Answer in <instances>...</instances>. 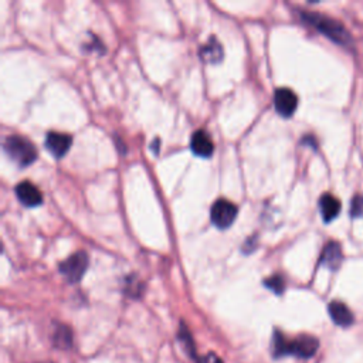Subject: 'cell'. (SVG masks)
Segmentation results:
<instances>
[{
    "label": "cell",
    "mask_w": 363,
    "mask_h": 363,
    "mask_svg": "<svg viewBox=\"0 0 363 363\" xmlns=\"http://www.w3.org/2000/svg\"><path fill=\"white\" fill-rule=\"evenodd\" d=\"M16 196L18 199V201L26 206V207H37L41 204L43 201V196L41 191L38 190L37 186H34L33 183H30L28 180L20 182L16 186Z\"/></svg>",
    "instance_id": "cell-8"
},
{
    "label": "cell",
    "mask_w": 363,
    "mask_h": 363,
    "mask_svg": "<svg viewBox=\"0 0 363 363\" xmlns=\"http://www.w3.org/2000/svg\"><path fill=\"white\" fill-rule=\"evenodd\" d=\"M274 106L281 116L289 118L298 106V96L289 88H278L274 94Z\"/></svg>",
    "instance_id": "cell-6"
},
{
    "label": "cell",
    "mask_w": 363,
    "mask_h": 363,
    "mask_svg": "<svg viewBox=\"0 0 363 363\" xmlns=\"http://www.w3.org/2000/svg\"><path fill=\"white\" fill-rule=\"evenodd\" d=\"M302 17L308 24L313 26L316 30H319L322 34L336 41L337 44L349 45L352 43L347 30L339 21L318 13H302Z\"/></svg>",
    "instance_id": "cell-2"
},
{
    "label": "cell",
    "mask_w": 363,
    "mask_h": 363,
    "mask_svg": "<svg viewBox=\"0 0 363 363\" xmlns=\"http://www.w3.org/2000/svg\"><path fill=\"white\" fill-rule=\"evenodd\" d=\"M3 147H4V152L9 155V157L13 162H16L20 167H26L31 164L37 157L35 146L28 139L18 135L7 136Z\"/></svg>",
    "instance_id": "cell-3"
},
{
    "label": "cell",
    "mask_w": 363,
    "mask_h": 363,
    "mask_svg": "<svg viewBox=\"0 0 363 363\" xmlns=\"http://www.w3.org/2000/svg\"><path fill=\"white\" fill-rule=\"evenodd\" d=\"M342 261V248L336 241H330L325 245L320 257V262L330 269H335L339 267Z\"/></svg>",
    "instance_id": "cell-12"
},
{
    "label": "cell",
    "mask_w": 363,
    "mask_h": 363,
    "mask_svg": "<svg viewBox=\"0 0 363 363\" xmlns=\"http://www.w3.org/2000/svg\"><path fill=\"white\" fill-rule=\"evenodd\" d=\"M352 217H363V194H356L350 203Z\"/></svg>",
    "instance_id": "cell-17"
},
{
    "label": "cell",
    "mask_w": 363,
    "mask_h": 363,
    "mask_svg": "<svg viewBox=\"0 0 363 363\" xmlns=\"http://www.w3.org/2000/svg\"><path fill=\"white\" fill-rule=\"evenodd\" d=\"M179 337H180L182 343L184 345V347L189 350V353L194 357V356H196V353H194V342H193V339H191V336H190V333H189V330H187V328L184 326L183 322L180 323Z\"/></svg>",
    "instance_id": "cell-16"
},
{
    "label": "cell",
    "mask_w": 363,
    "mask_h": 363,
    "mask_svg": "<svg viewBox=\"0 0 363 363\" xmlns=\"http://www.w3.org/2000/svg\"><path fill=\"white\" fill-rule=\"evenodd\" d=\"M71 143H72L71 135L61 133V132H48L44 140L47 150L57 159L62 157L68 152Z\"/></svg>",
    "instance_id": "cell-7"
},
{
    "label": "cell",
    "mask_w": 363,
    "mask_h": 363,
    "mask_svg": "<svg viewBox=\"0 0 363 363\" xmlns=\"http://www.w3.org/2000/svg\"><path fill=\"white\" fill-rule=\"evenodd\" d=\"M319 347V342L315 336L311 335H299L294 339H286L281 332L274 333L272 349L274 356H285L294 354L302 359H308L316 353Z\"/></svg>",
    "instance_id": "cell-1"
},
{
    "label": "cell",
    "mask_w": 363,
    "mask_h": 363,
    "mask_svg": "<svg viewBox=\"0 0 363 363\" xmlns=\"http://www.w3.org/2000/svg\"><path fill=\"white\" fill-rule=\"evenodd\" d=\"M237 206L225 199H218L213 203L211 206V210H210V218H211V223L220 228V230H224V228H228L235 217H237Z\"/></svg>",
    "instance_id": "cell-5"
},
{
    "label": "cell",
    "mask_w": 363,
    "mask_h": 363,
    "mask_svg": "<svg viewBox=\"0 0 363 363\" xmlns=\"http://www.w3.org/2000/svg\"><path fill=\"white\" fill-rule=\"evenodd\" d=\"M328 311L332 320L339 326H343V328L350 326L354 320L352 311L340 301H332L328 306Z\"/></svg>",
    "instance_id": "cell-10"
},
{
    "label": "cell",
    "mask_w": 363,
    "mask_h": 363,
    "mask_svg": "<svg viewBox=\"0 0 363 363\" xmlns=\"http://www.w3.org/2000/svg\"><path fill=\"white\" fill-rule=\"evenodd\" d=\"M86 268H88V255L85 251H77L71 254L58 265L60 272L65 277L67 281L72 284L78 282L84 277Z\"/></svg>",
    "instance_id": "cell-4"
},
{
    "label": "cell",
    "mask_w": 363,
    "mask_h": 363,
    "mask_svg": "<svg viewBox=\"0 0 363 363\" xmlns=\"http://www.w3.org/2000/svg\"><path fill=\"white\" fill-rule=\"evenodd\" d=\"M200 57L207 62H218L223 58V48L217 38L211 37L200 48Z\"/></svg>",
    "instance_id": "cell-13"
},
{
    "label": "cell",
    "mask_w": 363,
    "mask_h": 363,
    "mask_svg": "<svg viewBox=\"0 0 363 363\" xmlns=\"http://www.w3.org/2000/svg\"><path fill=\"white\" fill-rule=\"evenodd\" d=\"M71 340H72V335H71V330L67 326H58L55 333H54V343L58 346V347H62V349H67L71 346Z\"/></svg>",
    "instance_id": "cell-14"
},
{
    "label": "cell",
    "mask_w": 363,
    "mask_h": 363,
    "mask_svg": "<svg viewBox=\"0 0 363 363\" xmlns=\"http://www.w3.org/2000/svg\"><path fill=\"white\" fill-rule=\"evenodd\" d=\"M190 147L194 155L200 157H210L214 150V145L208 133L203 129L196 130L190 139Z\"/></svg>",
    "instance_id": "cell-9"
},
{
    "label": "cell",
    "mask_w": 363,
    "mask_h": 363,
    "mask_svg": "<svg viewBox=\"0 0 363 363\" xmlns=\"http://www.w3.org/2000/svg\"><path fill=\"white\" fill-rule=\"evenodd\" d=\"M264 285L267 286V288H269L271 291H274L275 294H282V291L285 289V282H284V279H282V277L281 275H272V277H269V278H267L265 281H264Z\"/></svg>",
    "instance_id": "cell-15"
},
{
    "label": "cell",
    "mask_w": 363,
    "mask_h": 363,
    "mask_svg": "<svg viewBox=\"0 0 363 363\" xmlns=\"http://www.w3.org/2000/svg\"><path fill=\"white\" fill-rule=\"evenodd\" d=\"M319 211H320L323 221L329 223V221L335 220L337 217V214L340 213V201L335 196L325 193L319 199Z\"/></svg>",
    "instance_id": "cell-11"
}]
</instances>
